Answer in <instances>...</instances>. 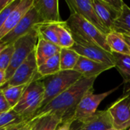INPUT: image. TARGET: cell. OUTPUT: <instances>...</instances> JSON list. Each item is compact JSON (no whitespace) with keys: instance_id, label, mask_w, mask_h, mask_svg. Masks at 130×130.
<instances>
[{"instance_id":"5bb4252c","label":"cell","mask_w":130,"mask_h":130,"mask_svg":"<svg viewBox=\"0 0 130 130\" xmlns=\"http://www.w3.org/2000/svg\"><path fill=\"white\" fill-rule=\"evenodd\" d=\"M110 69H113V67L104 63L97 62L80 56L77 63L74 67V70L80 73L83 77L97 78L101 73Z\"/></svg>"},{"instance_id":"f35d334b","label":"cell","mask_w":130,"mask_h":130,"mask_svg":"<svg viewBox=\"0 0 130 130\" xmlns=\"http://www.w3.org/2000/svg\"><path fill=\"white\" fill-rule=\"evenodd\" d=\"M6 128H7V127H6ZM6 128H1V129H0V130H5V129H6Z\"/></svg>"},{"instance_id":"6da1fadb","label":"cell","mask_w":130,"mask_h":130,"mask_svg":"<svg viewBox=\"0 0 130 130\" xmlns=\"http://www.w3.org/2000/svg\"><path fill=\"white\" fill-rule=\"evenodd\" d=\"M96 79L97 77H82L70 88L52 100L45 107L40 109L33 118L49 113L59 116L62 118L63 122L73 118L78 104L86 92L93 88Z\"/></svg>"},{"instance_id":"44dd1931","label":"cell","mask_w":130,"mask_h":130,"mask_svg":"<svg viewBox=\"0 0 130 130\" xmlns=\"http://www.w3.org/2000/svg\"><path fill=\"white\" fill-rule=\"evenodd\" d=\"M61 71L60 53L48 59L38 68V74L41 78L57 74Z\"/></svg>"},{"instance_id":"e575fe53","label":"cell","mask_w":130,"mask_h":130,"mask_svg":"<svg viewBox=\"0 0 130 130\" xmlns=\"http://www.w3.org/2000/svg\"><path fill=\"white\" fill-rule=\"evenodd\" d=\"M13 0H0V14Z\"/></svg>"},{"instance_id":"277c9868","label":"cell","mask_w":130,"mask_h":130,"mask_svg":"<svg viewBox=\"0 0 130 130\" xmlns=\"http://www.w3.org/2000/svg\"><path fill=\"white\" fill-rule=\"evenodd\" d=\"M65 21L73 34L99 46L107 52L112 53L107 42V35L81 16L75 13H70V17Z\"/></svg>"},{"instance_id":"d590c367","label":"cell","mask_w":130,"mask_h":130,"mask_svg":"<svg viewBox=\"0 0 130 130\" xmlns=\"http://www.w3.org/2000/svg\"><path fill=\"white\" fill-rule=\"evenodd\" d=\"M119 34L125 40L126 43H127V45L129 46V47L130 49V34H126V33H119Z\"/></svg>"},{"instance_id":"8d00e7d4","label":"cell","mask_w":130,"mask_h":130,"mask_svg":"<svg viewBox=\"0 0 130 130\" xmlns=\"http://www.w3.org/2000/svg\"><path fill=\"white\" fill-rule=\"evenodd\" d=\"M31 125H32V120L29 122V123L27 125V126L23 130H31Z\"/></svg>"},{"instance_id":"2e32d148","label":"cell","mask_w":130,"mask_h":130,"mask_svg":"<svg viewBox=\"0 0 130 130\" xmlns=\"http://www.w3.org/2000/svg\"><path fill=\"white\" fill-rule=\"evenodd\" d=\"M61 49V48L59 46L38 37V40L34 50L38 66H41L48 59L59 53Z\"/></svg>"},{"instance_id":"7a4b0ae2","label":"cell","mask_w":130,"mask_h":130,"mask_svg":"<svg viewBox=\"0 0 130 130\" xmlns=\"http://www.w3.org/2000/svg\"><path fill=\"white\" fill-rule=\"evenodd\" d=\"M82 77L83 75L75 70H66L41 78L44 87V94L40 109L70 88Z\"/></svg>"},{"instance_id":"7c38bea8","label":"cell","mask_w":130,"mask_h":130,"mask_svg":"<svg viewBox=\"0 0 130 130\" xmlns=\"http://www.w3.org/2000/svg\"><path fill=\"white\" fill-rule=\"evenodd\" d=\"M34 7L43 23H61L59 2L57 0H34Z\"/></svg>"},{"instance_id":"484cf974","label":"cell","mask_w":130,"mask_h":130,"mask_svg":"<svg viewBox=\"0 0 130 130\" xmlns=\"http://www.w3.org/2000/svg\"><path fill=\"white\" fill-rule=\"evenodd\" d=\"M28 85L18 86H6L1 88L4 93V95L7 101L8 102L12 109L17 105V104L20 101Z\"/></svg>"},{"instance_id":"8fae6325","label":"cell","mask_w":130,"mask_h":130,"mask_svg":"<svg viewBox=\"0 0 130 130\" xmlns=\"http://www.w3.org/2000/svg\"><path fill=\"white\" fill-rule=\"evenodd\" d=\"M70 13L81 16L89 23L98 28L102 33L107 35L110 31L103 25L94 8L93 0H67Z\"/></svg>"},{"instance_id":"cb8c5ba5","label":"cell","mask_w":130,"mask_h":130,"mask_svg":"<svg viewBox=\"0 0 130 130\" xmlns=\"http://www.w3.org/2000/svg\"><path fill=\"white\" fill-rule=\"evenodd\" d=\"M113 31L130 34V8L126 3L120 15L114 21Z\"/></svg>"},{"instance_id":"30bf717a","label":"cell","mask_w":130,"mask_h":130,"mask_svg":"<svg viewBox=\"0 0 130 130\" xmlns=\"http://www.w3.org/2000/svg\"><path fill=\"white\" fill-rule=\"evenodd\" d=\"M113 120V128L126 130L130 126V88L108 109Z\"/></svg>"},{"instance_id":"ac0fdd59","label":"cell","mask_w":130,"mask_h":130,"mask_svg":"<svg viewBox=\"0 0 130 130\" xmlns=\"http://www.w3.org/2000/svg\"><path fill=\"white\" fill-rule=\"evenodd\" d=\"M107 42L112 53L130 56V49L121 35L112 31L107 35Z\"/></svg>"},{"instance_id":"4316f807","label":"cell","mask_w":130,"mask_h":130,"mask_svg":"<svg viewBox=\"0 0 130 130\" xmlns=\"http://www.w3.org/2000/svg\"><path fill=\"white\" fill-rule=\"evenodd\" d=\"M21 117H20L13 109L8 112L0 113V129L6 128L12 125L19 123L25 121Z\"/></svg>"},{"instance_id":"d4e9b609","label":"cell","mask_w":130,"mask_h":130,"mask_svg":"<svg viewBox=\"0 0 130 130\" xmlns=\"http://www.w3.org/2000/svg\"><path fill=\"white\" fill-rule=\"evenodd\" d=\"M116 66L115 68L124 79L125 84H130V56L113 53Z\"/></svg>"},{"instance_id":"ba28073f","label":"cell","mask_w":130,"mask_h":130,"mask_svg":"<svg viewBox=\"0 0 130 130\" xmlns=\"http://www.w3.org/2000/svg\"><path fill=\"white\" fill-rule=\"evenodd\" d=\"M38 66L36 60L35 51L34 50L25 61L15 70L13 75L6 82L4 87L27 85L34 80L41 79L38 74Z\"/></svg>"},{"instance_id":"83f0119b","label":"cell","mask_w":130,"mask_h":130,"mask_svg":"<svg viewBox=\"0 0 130 130\" xmlns=\"http://www.w3.org/2000/svg\"><path fill=\"white\" fill-rule=\"evenodd\" d=\"M14 52V45H8L1 53H0V70L6 72L10 66L12 55Z\"/></svg>"},{"instance_id":"ffe728a7","label":"cell","mask_w":130,"mask_h":130,"mask_svg":"<svg viewBox=\"0 0 130 130\" xmlns=\"http://www.w3.org/2000/svg\"><path fill=\"white\" fill-rule=\"evenodd\" d=\"M39 38H42L58 46L57 23H40L35 27Z\"/></svg>"},{"instance_id":"60d3db41","label":"cell","mask_w":130,"mask_h":130,"mask_svg":"<svg viewBox=\"0 0 130 130\" xmlns=\"http://www.w3.org/2000/svg\"><path fill=\"white\" fill-rule=\"evenodd\" d=\"M129 130H130V129H129Z\"/></svg>"},{"instance_id":"603a6c76","label":"cell","mask_w":130,"mask_h":130,"mask_svg":"<svg viewBox=\"0 0 130 130\" xmlns=\"http://www.w3.org/2000/svg\"><path fill=\"white\" fill-rule=\"evenodd\" d=\"M57 32L58 37V46L61 48L70 49L74 44L72 33L66 21L57 23Z\"/></svg>"},{"instance_id":"e0dca14e","label":"cell","mask_w":130,"mask_h":130,"mask_svg":"<svg viewBox=\"0 0 130 130\" xmlns=\"http://www.w3.org/2000/svg\"><path fill=\"white\" fill-rule=\"evenodd\" d=\"M63 123L59 116L49 113L32 119L31 130H56L57 126Z\"/></svg>"},{"instance_id":"8992f818","label":"cell","mask_w":130,"mask_h":130,"mask_svg":"<svg viewBox=\"0 0 130 130\" xmlns=\"http://www.w3.org/2000/svg\"><path fill=\"white\" fill-rule=\"evenodd\" d=\"M72 35L74 40V44L70 48L71 50L75 51L81 56L104 63L113 68H115L116 62L113 53L107 52L99 46L87 42L77 35L73 34Z\"/></svg>"},{"instance_id":"ab89813d","label":"cell","mask_w":130,"mask_h":130,"mask_svg":"<svg viewBox=\"0 0 130 130\" xmlns=\"http://www.w3.org/2000/svg\"><path fill=\"white\" fill-rule=\"evenodd\" d=\"M109 130H117V129H114V128H113V129H109Z\"/></svg>"},{"instance_id":"3957f363","label":"cell","mask_w":130,"mask_h":130,"mask_svg":"<svg viewBox=\"0 0 130 130\" xmlns=\"http://www.w3.org/2000/svg\"><path fill=\"white\" fill-rule=\"evenodd\" d=\"M44 94V87L42 80H34L27 86L20 101L13 110L24 120H31L41 108Z\"/></svg>"},{"instance_id":"74e56055","label":"cell","mask_w":130,"mask_h":130,"mask_svg":"<svg viewBox=\"0 0 130 130\" xmlns=\"http://www.w3.org/2000/svg\"><path fill=\"white\" fill-rule=\"evenodd\" d=\"M8 45L7 44H5V43H2V42H0V53Z\"/></svg>"},{"instance_id":"5b68a950","label":"cell","mask_w":130,"mask_h":130,"mask_svg":"<svg viewBox=\"0 0 130 130\" xmlns=\"http://www.w3.org/2000/svg\"><path fill=\"white\" fill-rule=\"evenodd\" d=\"M38 40V34L35 29L13 43L14 52L9 67L5 72L7 82L13 75L15 70L21 66L28 56L35 50Z\"/></svg>"},{"instance_id":"9a60e30c","label":"cell","mask_w":130,"mask_h":130,"mask_svg":"<svg viewBox=\"0 0 130 130\" xmlns=\"http://www.w3.org/2000/svg\"><path fill=\"white\" fill-rule=\"evenodd\" d=\"M82 123V130H109L113 128L109 110H97L93 116Z\"/></svg>"},{"instance_id":"f546056e","label":"cell","mask_w":130,"mask_h":130,"mask_svg":"<svg viewBox=\"0 0 130 130\" xmlns=\"http://www.w3.org/2000/svg\"><path fill=\"white\" fill-rule=\"evenodd\" d=\"M11 110H12V108L7 101L2 90L0 88V113L8 112Z\"/></svg>"},{"instance_id":"7402d4cb","label":"cell","mask_w":130,"mask_h":130,"mask_svg":"<svg viewBox=\"0 0 130 130\" xmlns=\"http://www.w3.org/2000/svg\"><path fill=\"white\" fill-rule=\"evenodd\" d=\"M80 55L71 49L61 48L60 51L61 70H74L79 59Z\"/></svg>"},{"instance_id":"836d02e7","label":"cell","mask_w":130,"mask_h":130,"mask_svg":"<svg viewBox=\"0 0 130 130\" xmlns=\"http://www.w3.org/2000/svg\"><path fill=\"white\" fill-rule=\"evenodd\" d=\"M70 130H82V123L77 120H74Z\"/></svg>"},{"instance_id":"4dcf8cb0","label":"cell","mask_w":130,"mask_h":130,"mask_svg":"<svg viewBox=\"0 0 130 130\" xmlns=\"http://www.w3.org/2000/svg\"><path fill=\"white\" fill-rule=\"evenodd\" d=\"M30 121L31 120H25V121L21 122L19 123H17V124L12 125L11 126H8L5 130H23L27 126V125L29 123Z\"/></svg>"},{"instance_id":"9c48e42d","label":"cell","mask_w":130,"mask_h":130,"mask_svg":"<svg viewBox=\"0 0 130 130\" xmlns=\"http://www.w3.org/2000/svg\"><path fill=\"white\" fill-rule=\"evenodd\" d=\"M40 23H43V21L34 5H32V7L24 15V17L21 19L16 27L4 38H2L0 42L4 43L7 45L12 44L18 39L33 30L35 26Z\"/></svg>"},{"instance_id":"f1b7e54d","label":"cell","mask_w":130,"mask_h":130,"mask_svg":"<svg viewBox=\"0 0 130 130\" xmlns=\"http://www.w3.org/2000/svg\"><path fill=\"white\" fill-rule=\"evenodd\" d=\"M102 2L115 15L116 19L120 15L125 2L122 0H101Z\"/></svg>"},{"instance_id":"4fadbf2b","label":"cell","mask_w":130,"mask_h":130,"mask_svg":"<svg viewBox=\"0 0 130 130\" xmlns=\"http://www.w3.org/2000/svg\"><path fill=\"white\" fill-rule=\"evenodd\" d=\"M33 3L34 0H20L18 5L11 12L0 29V40L16 27L24 15L32 7Z\"/></svg>"},{"instance_id":"d6986e66","label":"cell","mask_w":130,"mask_h":130,"mask_svg":"<svg viewBox=\"0 0 130 130\" xmlns=\"http://www.w3.org/2000/svg\"><path fill=\"white\" fill-rule=\"evenodd\" d=\"M93 4L101 22L110 32H112L113 28V23L116 20L115 15L102 2L101 0H93Z\"/></svg>"},{"instance_id":"d6a6232c","label":"cell","mask_w":130,"mask_h":130,"mask_svg":"<svg viewBox=\"0 0 130 130\" xmlns=\"http://www.w3.org/2000/svg\"><path fill=\"white\" fill-rule=\"evenodd\" d=\"M7 79H6V74L5 71L0 70V88L4 87V85L6 84Z\"/></svg>"},{"instance_id":"1f68e13d","label":"cell","mask_w":130,"mask_h":130,"mask_svg":"<svg viewBox=\"0 0 130 130\" xmlns=\"http://www.w3.org/2000/svg\"><path fill=\"white\" fill-rule=\"evenodd\" d=\"M74 121V118H71V119H69L66 121H64L62 123H61L57 128L56 129V130H70V127H71V125L73 123V122Z\"/></svg>"},{"instance_id":"52a82bcc","label":"cell","mask_w":130,"mask_h":130,"mask_svg":"<svg viewBox=\"0 0 130 130\" xmlns=\"http://www.w3.org/2000/svg\"><path fill=\"white\" fill-rule=\"evenodd\" d=\"M118 88L119 87H116L112 90L101 94H94V88L90 89L84 95L76 108L74 116V120L83 122L93 116L97 111V108L100 103L110 94L116 91Z\"/></svg>"}]
</instances>
